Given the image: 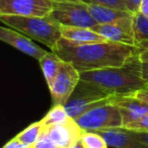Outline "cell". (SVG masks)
<instances>
[{"instance_id": "277c9868", "label": "cell", "mask_w": 148, "mask_h": 148, "mask_svg": "<svg viewBox=\"0 0 148 148\" xmlns=\"http://www.w3.org/2000/svg\"><path fill=\"white\" fill-rule=\"evenodd\" d=\"M116 97L117 95L109 92L103 87L80 79L64 107L70 118L76 119L88 110L111 103Z\"/></svg>"}, {"instance_id": "ffe728a7", "label": "cell", "mask_w": 148, "mask_h": 148, "mask_svg": "<svg viewBox=\"0 0 148 148\" xmlns=\"http://www.w3.org/2000/svg\"><path fill=\"white\" fill-rule=\"evenodd\" d=\"M81 140L86 148H108V144L99 134L95 131H83Z\"/></svg>"}, {"instance_id": "30bf717a", "label": "cell", "mask_w": 148, "mask_h": 148, "mask_svg": "<svg viewBox=\"0 0 148 148\" xmlns=\"http://www.w3.org/2000/svg\"><path fill=\"white\" fill-rule=\"evenodd\" d=\"M82 132L83 130L72 118L65 123L52 127H43L42 129V133L51 138L56 145L67 148H70L74 143L81 139Z\"/></svg>"}, {"instance_id": "e0dca14e", "label": "cell", "mask_w": 148, "mask_h": 148, "mask_svg": "<svg viewBox=\"0 0 148 148\" xmlns=\"http://www.w3.org/2000/svg\"><path fill=\"white\" fill-rule=\"evenodd\" d=\"M70 119L65 107L62 105L53 106L51 110L47 113V115L41 120L43 127H52L67 122Z\"/></svg>"}, {"instance_id": "6da1fadb", "label": "cell", "mask_w": 148, "mask_h": 148, "mask_svg": "<svg viewBox=\"0 0 148 148\" xmlns=\"http://www.w3.org/2000/svg\"><path fill=\"white\" fill-rule=\"evenodd\" d=\"M53 52L83 72L123 66L137 55L138 49L110 41L76 44L61 38Z\"/></svg>"}, {"instance_id": "7c38bea8", "label": "cell", "mask_w": 148, "mask_h": 148, "mask_svg": "<svg viewBox=\"0 0 148 148\" xmlns=\"http://www.w3.org/2000/svg\"><path fill=\"white\" fill-rule=\"evenodd\" d=\"M97 134L105 139L108 146L114 148H147L132 130L124 127L97 130Z\"/></svg>"}, {"instance_id": "d4e9b609", "label": "cell", "mask_w": 148, "mask_h": 148, "mask_svg": "<svg viewBox=\"0 0 148 148\" xmlns=\"http://www.w3.org/2000/svg\"><path fill=\"white\" fill-rule=\"evenodd\" d=\"M138 57L141 62H148V44L137 46Z\"/></svg>"}, {"instance_id": "83f0119b", "label": "cell", "mask_w": 148, "mask_h": 148, "mask_svg": "<svg viewBox=\"0 0 148 148\" xmlns=\"http://www.w3.org/2000/svg\"><path fill=\"white\" fill-rule=\"evenodd\" d=\"M136 137L148 148V132H142V131H134Z\"/></svg>"}, {"instance_id": "44dd1931", "label": "cell", "mask_w": 148, "mask_h": 148, "mask_svg": "<svg viewBox=\"0 0 148 148\" xmlns=\"http://www.w3.org/2000/svg\"><path fill=\"white\" fill-rule=\"evenodd\" d=\"M79 1L85 3V4L101 5V6L111 7V8L119 9V10L129 11L125 2H124V0H79Z\"/></svg>"}, {"instance_id": "5b68a950", "label": "cell", "mask_w": 148, "mask_h": 148, "mask_svg": "<svg viewBox=\"0 0 148 148\" xmlns=\"http://www.w3.org/2000/svg\"><path fill=\"white\" fill-rule=\"evenodd\" d=\"M74 120L83 131L123 127L121 113L114 101L88 110Z\"/></svg>"}, {"instance_id": "4dcf8cb0", "label": "cell", "mask_w": 148, "mask_h": 148, "mask_svg": "<svg viewBox=\"0 0 148 148\" xmlns=\"http://www.w3.org/2000/svg\"><path fill=\"white\" fill-rule=\"evenodd\" d=\"M53 2H62V1H79V0H51Z\"/></svg>"}, {"instance_id": "cb8c5ba5", "label": "cell", "mask_w": 148, "mask_h": 148, "mask_svg": "<svg viewBox=\"0 0 148 148\" xmlns=\"http://www.w3.org/2000/svg\"><path fill=\"white\" fill-rule=\"evenodd\" d=\"M142 0H124L126 6H127L128 10L131 13L135 14L139 11V7L140 4H141Z\"/></svg>"}, {"instance_id": "f1b7e54d", "label": "cell", "mask_w": 148, "mask_h": 148, "mask_svg": "<svg viewBox=\"0 0 148 148\" xmlns=\"http://www.w3.org/2000/svg\"><path fill=\"white\" fill-rule=\"evenodd\" d=\"M141 77L148 85V62H141Z\"/></svg>"}, {"instance_id": "8fae6325", "label": "cell", "mask_w": 148, "mask_h": 148, "mask_svg": "<svg viewBox=\"0 0 148 148\" xmlns=\"http://www.w3.org/2000/svg\"><path fill=\"white\" fill-rule=\"evenodd\" d=\"M0 40L37 60H41L48 53L46 50L34 43L31 38L11 27H0Z\"/></svg>"}, {"instance_id": "ba28073f", "label": "cell", "mask_w": 148, "mask_h": 148, "mask_svg": "<svg viewBox=\"0 0 148 148\" xmlns=\"http://www.w3.org/2000/svg\"><path fill=\"white\" fill-rule=\"evenodd\" d=\"M53 8L51 0H0V15L49 16Z\"/></svg>"}, {"instance_id": "3957f363", "label": "cell", "mask_w": 148, "mask_h": 148, "mask_svg": "<svg viewBox=\"0 0 148 148\" xmlns=\"http://www.w3.org/2000/svg\"><path fill=\"white\" fill-rule=\"evenodd\" d=\"M0 21L8 27L47 46L52 52L61 39V25L51 16L0 15Z\"/></svg>"}, {"instance_id": "9a60e30c", "label": "cell", "mask_w": 148, "mask_h": 148, "mask_svg": "<svg viewBox=\"0 0 148 148\" xmlns=\"http://www.w3.org/2000/svg\"><path fill=\"white\" fill-rule=\"evenodd\" d=\"M87 7H88V10L92 18L95 19L97 25L114 23L118 19L133 15V13L129 12V11L119 10V9L111 8V7L101 6V5L87 4Z\"/></svg>"}, {"instance_id": "8992f818", "label": "cell", "mask_w": 148, "mask_h": 148, "mask_svg": "<svg viewBox=\"0 0 148 148\" xmlns=\"http://www.w3.org/2000/svg\"><path fill=\"white\" fill-rule=\"evenodd\" d=\"M50 16L60 25L78 27H93L97 23L92 18L87 4L81 1L53 2Z\"/></svg>"}, {"instance_id": "d6986e66", "label": "cell", "mask_w": 148, "mask_h": 148, "mask_svg": "<svg viewBox=\"0 0 148 148\" xmlns=\"http://www.w3.org/2000/svg\"><path fill=\"white\" fill-rule=\"evenodd\" d=\"M136 47L148 44V17L137 12L133 16Z\"/></svg>"}, {"instance_id": "4fadbf2b", "label": "cell", "mask_w": 148, "mask_h": 148, "mask_svg": "<svg viewBox=\"0 0 148 148\" xmlns=\"http://www.w3.org/2000/svg\"><path fill=\"white\" fill-rule=\"evenodd\" d=\"M114 103L118 106L123 120V127L140 120L148 114V103L132 95L117 97Z\"/></svg>"}, {"instance_id": "7402d4cb", "label": "cell", "mask_w": 148, "mask_h": 148, "mask_svg": "<svg viewBox=\"0 0 148 148\" xmlns=\"http://www.w3.org/2000/svg\"><path fill=\"white\" fill-rule=\"evenodd\" d=\"M126 129L132 130V131H142V132H148V114L142 117L140 120L134 122V123L129 124L126 126Z\"/></svg>"}, {"instance_id": "4316f807", "label": "cell", "mask_w": 148, "mask_h": 148, "mask_svg": "<svg viewBox=\"0 0 148 148\" xmlns=\"http://www.w3.org/2000/svg\"><path fill=\"white\" fill-rule=\"evenodd\" d=\"M27 145L21 143V142L17 141L15 138H13L12 140H10L9 142H7L3 148H27Z\"/></svg>"}, {"instance_id": "2e32d148", "label": "cell", "mask_w": 148, "mask_h": 148, "mask_svg": "<svg viewBox=\"0 0 148 148\" xmlns=\"http://www.w3.org/2000/svg\"><path fill=\"white\" fill-rule=\"evenodd\" d=\"M39 63L42 68L48 87H50L53 83L54 79L57 76L62 64H63V60L55 52H48L41 60H39Z\"/></svg>"}, {"instance_id": "484cf974", "label": "cell", "mask_w": 148, "mask_h": 148, "mask_svg": "<svg viewBox=\"0 0 148 148\" xmlns=\"http://www.w3.org/2000/svg\"><path fill=\"white\" fill-rule=\"evenodd\" d=\"M131 95L134 97H137V99H141V101H143L148 103V85L144 86L143 88L139 89V90L135 91V92L132 93Z\"/></svg>"}, {"instance_id": "1f68e13d", "label": "cell", "mask_w": 148, "mask_h": 148, "mask_svg": "<svg viewBox=\"0 0 148 148\" xmlns=\"http://www.w3.org/2000/svg\"><path fill=\"white\" fill-rule=\"evenodd\" d=\"M56 148H67V147H62V146H57Z\"/></svg>"}, {"instance_id": "7a4b0ae2", "label": "cell", "mask_w": 148, "mask_h": 148, "mask_svg": "<svg viewBox=\"0 0 148 148\" xmlns=\"http://www.w3.org/2000/svg\"><path fill=\"white\" fill-rule=\"evenodd\" d=\"M80 79L99 85L117 97L131 95L146 86L141 77V61L138 54L120 67L80 72Z\"/></svg>"}, {"instance_id": "603a6c76", "label": "cell", "mask_w": 148, "mask_h": 148, "mask_svg": "<svg viewBox=\"0 0 148 148\" xmlns=\"http://www.w3.org/2000/svg\"><path fill=\"white\" fill-rule=\"evenodd\" d=\"M57 145L46 134H41L39 140L33 145V148H56Z\"/></svg>"}, {"instance_id": "f546056e", "label": "cell", "mask_w": 148, "mask_h": 148, "mask_svg": "<svg viewBox=\"0 0 148 148\" xmlns=\"http://www.w3.org/2000/svg\"><path fill=\"white\" fill-rule=\"evenodd\" d=\"M70 148H86V147H85V145L83 144L82 140L80 139V140H78L76 143H74Z\"/></svg>"}, {"instance_id": "52a82bcc", "label": "cell", "mask_w": 148, "mask_h": 148, "mask_svg": "<svg viewBox=\"0 0 148 148\" xmlns=\"http://www.w3.org/2000/svg\"><path fill=\"white\" fill-rule=\"evenodd\" d=\"M80 81V72L69 62L63 61L57 76L49 87L53 106H64Z\"/></svg>"}, {"instance_id": "ac0fdd59", "label": "cell", "mask_w": 148, "mask_h": 148, "mask_svg": "<svg viewBox=\"0 0 148 148\" xmlns=\"http://www.w3.org/2000/svg\"><path fill=\"white\" fill-rule=\"evenodd\" d=\"M42 129H43L42 122L41 121L36 122V123L31 124L25 130H23L14 138L17 141L21 142V143L25 144V145L33 146L39 140L40 136L42 134Z\"/></svg>"}, {"instance_id": "5bb4252c", "label": "cell", "mask_w": 148, "mask_h": 148, "mask_svg": "<svg viewBox=\"0 0 148 148\" xmlns=\"http://www.w3.org/2000/svg\"><path fill=\"white\" fill-rule=\"evenodd\" d=\"M61 37L63 39L76 44H87L95 42H106L103 36L97 34L89 27H66L61 25Z\"/></svg>"}, {"instance_id": "9c48e42d", "label": "cell", "mask_w": 148, "mask_h": 148, "mask_svg": "<svg viewBox=\"0 0 148 148\" xmlns=\"http://www.w3.org/2000/svg\"><path fill=\"white\" fill-rule=\"evenodd\" d=\"M133 15L118 19L114 23L97 25L91 29L106 40L118 44L136 46Z\"/></svg>"}]
</instances>
